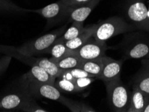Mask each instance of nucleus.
<instances>
[{
  "mask_svg": "<svg viewBox=\"0 0 149 112\" xmlns=\"http://www.w3.org/2000/svg\"><path fill=\"white\" fill-rule=\"evenodd\" d=\"M136 28L127 23L122 17H110L96 24L93 37L99 42H106L111 37L118 34L132 32Z\"/></svg>",
  "mask_w": 149,
  "mask_h": 112,
  "instance_id": "obj_1",
  "label": "nucleus"
},
{
  "mask_svg": "<svg viewBox=\"0 0 149 112\" xmlns=\"http://www.w3.org/2000/svg\"><path fill=\"white\" fill-rule=\"evenodd\" d=\"M107 96L111 110L118 112L127 111L130 104L131 93L122 82L120 77L104 82Z\"/></svg>",
  "mask_w": 149,
  "mask_h": 112,
  "instance_id": "obj_2",
  "label": "nucleus"
},
{
  "mask_svg": "<svg viewBox=\"0 0 149 112\" xmlns=\"http://www.w3.org/2000/svg\"><path fill=\"white\" fill-rule=\"evenodd\" d=\"M66 30L67 25L63 26L58 29L43 35L38 38L25 42L21 47L16 48V50L24 55L30 56L44 54V52L48 49L52 44H54L56 39L62 36Z\"/></svg>",
  "mask_w": 149,
  "mask_h": 112,
  "instance_id": "obj_3",
  "label": "nucleus"
},
{
  "mask_svg": "<svg viewBox=\"0 0 149 112\" xmlns=\"http://www.w3.org/2000/svg\"><path fill=\"white\" fill-rule=\"evenodd\" d=\"M19 87L35 99L37 98H46L58 102L62 95L60 91L54 85L40 83L22 77Z\"/></svg>",
  "mask_w": 149,
  "mask_h": 112,
  "instance_id": "obj_4",
  "label": "nucleus"
},
{
  "mask_svg": "<svg viewBox=\"0 0 149 112\" xmlns=\"http://www.w3.org/2000/svg\"><path fill=\"white\" fill-rule=\"evenodd\" d=\"M118 48L124 54V60L142 58L149 54V45L140 40L136 33L129 32L126 34Z\"/></svg>",
  "mask_w": 149,
  "mask_h": 112,
  "instance_id": "obj_5",
  "label": "nucleus"
},
{
  "mask_svg": "<svg viewBox=\"0 0 149 112\" xmlns=\"http://www.w3.org/2000/svg\"><path fill=\"white\" fill-rule=\"evenodd\" d=\"M69 8L70 6L65 5L61 0H59L42 8L29 9V12L36 13L47 19V27L50 28L67 20Z\"/></svg>",
  "mask_w": 149,
  "mask_h": 112,
  "instance_id": "obj_6",
  "label": "nucleus"
},
{
  "mask_svg": "<svg viewBox=\"0 0 149 112\" xmlns=\"http://www.w3.org/2000/svg\"><path fill=\"white\" fill-rule=\"evenodd\" d=\"M125 12L130 24L136 28L149 30L148 8L144 0H129Z\"/></svg>",
  "mask_w": 149,
  "mask_h": 112,
  "instance_id": "obj_7",
  "label": "nucleus"
},
{
  "mask_svg": "<svg viewBox=\"0 0 149 112\" xmlns=\"http://www.w3.org/2000/svg\"><path fill=\"white\" fill-rule=\"evenodd\" d=\"M34 98L20 87L0 97V111L18 110L30 99Z\"/></svg>",
  "mask_w": 149,
  "mask_h": 112,
  "instance_id": "obj_8",
  "label": "nucleus"
},
{
  "mask_svg": "<svg viewBox=\"0 0 149 112\" xmlns=\"http://www.w3.org/2000/svg\"><path fill=\"white\" fill-rule=\"evenodd\" d=\"M107 49L108 47L105 42L96 40L92 36L84 45L74 50V53L83 61L92 60L104 56Z\"/></svg>",
  "mask_w": 149,
  "mask_h": 112,
  "instance_id": "obj_9",
  "label": "nucleus"
},
{
  "mask_svg": "<svg viewBox=\"0 0 149 112\" xmlns=\"http://www.w3.org/2000/svg\"><path fill=\"white\" fill-rule=\"evenodd\" d=\"M124 61V59L116 61L106 55L102 56L103 68L98 79L106 82L120 77Z\"/></svg>",
  "mask_w": 149,
  "mask_h": 112,
  "instance_id": "obj_10",
  "label": "nucleus"
},
{
  "mask_svg": "<svg viewBox=\"0 0 149 112\" xmlns=\"http://www.w3.org/2000/svg\"><path fill=\"white\" fill-rule=\"evenodd\" d=\"M100 1V0H93L90 3L84 5L70 6L67 20V23L71 22H84Z\"/></svg>",
  "mask_w": 149,
  "mask_h": 112,
  "instance_id": "obj_11",
  "label": "nucleus"
},
{
  "mask_svg": "<svg viewBox=\"0 0 149 112\" xmlns=\"http://www.w3.org/2000/svg\"><path fill=\"white\" fill-rule=\"evenodd\" d=\"M95 27L96 24L87 26V27L84 28L83 31L77 36H76L72 40L67 41L64 44L69 50L74 51L81 47L83 45H84L91 37L93 36Z\"/></svg>",
  "mask_w": 149,
  "mask_h": 112,
  "instance_id": "obj_12",
  "label": "nucleus"
},
{
  "mask_svg": "<svg viewBox=\"0 0 149 112\" xmlns=\"http://www.w3.org/2000/svg\"><path fill=\"white\" fill-rule=\"evenodd\" d=\"M149 96L144 93L136 87H133V90L131 92L130 104L128 107V112H142L144 111L147 104Z\"/></svg>",
  "mask_w": 149,
  "mask_h": 112,
  "instance_id": "obj_13",
  "label": "nucleus"
},
{
  "mask_svg": "<svg viewBox=\"0 0 149 112\" xmlns=\"http://www.w3.org/2000/svg\"><path fill=\"white\" fill-rule=\"evenodd\" d=\"M22 77L54 85V81H55V79H54L45 70H44L42 68L37 65L32 66L29 71L24 74Z\"/></svg>",
  "mask_w": 149,
  "mask_h": 112,
  "instance_id": "obj_14",
  "label": "nucleus"
},
{
  "mask_svg": "<svg viewBox=\"0 0 149 112\" xmlns=\"http://www.w3.org/2000/svg\"><path fill=\"white\" fill-rule=\"evenodd\" d=\"M50 60L55 63L61 70H69L74 68H80L83 60L73 52L63 56L61 58H54L51 57Z\"/></svg>",
  "mask_w": 149,
  "mask_h": 112,
  "instance_id": "obj_15",
  "label": "nucleus"
},
{
  "mask_svg": "<svg viewBox=\"0 0 149 112\" xmlns=\"http://www.w3.org/2000/svg\"><path fill=\"white\" fill-rule=\"evenodd\" d=\"M0 54H3L5 55L14 57L20 62L30 66V67L34 65H36L37 61H38V58H36V57L26 56L17 52L16 47H12V46L0 45Z\"/></svg>",
  "mask_w": 149,
  "mask_h": 112,
  "instance_id": "obj_16",
  "label": "nucleus"
},
{
  "mask_svg": "<svg viewBox=\"0 0 149 112\" xmlns=\"http://www.w3.org/2000/svg\"><path fill=\"white\" fill-rule=\"evenodd\" d=\"M61 104L64 105L71 111L73 112H95L96 111L93 107L83 102H77L61 95L58 101Z\"/></svg>",
  "mask_w": 149,
  "mask_h": 112,
  "instance_id": "obj_17",
  "label": "nucleus"
},
{
  "mask_svg": "<svg viewBox=\"0 0 149 112\" xmlns=\"http://www.w3.org/2000/svg\"><path fill=\"white\" fill-rule=\"evenodd\" d=\"M84 27H83V22H73L71 26L65 30L62 36H61L56 40L54 42L55 43H65L67 41L72 40L81 32Z\"/></svg>",
  "mask_w": 149,
  "mask_h": 112,
  "instance_id": "obj_18",
  "label": "nucleus"
},
{
  "mask_svg": "<svg viewBox=\"0 0 149 112\" xmlns=\"http://www.w3.org/2000/svg\"><path fill=\"white\" fill-rule=\"evenodd\" d=\"M103 68L102 57L92 60L83 61L80 69L93 74L98 79L100 77Z\"/></svg>",
  "mask_w": 149,
  "mask_h": 112,
  "instance_id": "obj_19",
  "label": "nucleus"
},
{
  "mask_svg": "<svg viewBox=\"0 0 149 112\" xmlns=\"http://www.w3.org/2000/svg\"><path fill=\"white\" fill-rule=\"evenodd\" d=\"M36 65L45 70L54 79H56L62 71V70L59 69L57 65L50 58H38Z\"/></svg>",
  "mask_w": 149,
  "mask_h": 112,
  "instance_id": "obj_20",
  "label": "nucleus"
},
{
  "mask_svg": "<svg viewBox=\"0 0 149 112\" xmlns=\"http://www.w3.org/2000/svg\"><path fill=\"white\" fill-rule=\"evenodd\" d=\"M73 52L69 50L64 43L54 42L44 52V54H49L54 58H61Z\"/></svg>",
  "mask_w": 149,
  "mask_h": 112,
  "instance_id": "obj_21",
  "label": "nucleus"
},
{
  "mask_svg": "<svg viewBox=\"0 0 149 112\" xmlns=\"http://www.w3.org/2000/svg\"><path fill=\"white\" fill-rule=\"evenodd\" d=\"M0 12L9 14H21L30 12L29 9L20 8L10 0H0Z\"/></svg>",
  "mask_w": 149,
  "mask_h": 112,
  "instance_id": "obj_22",
  "label": "nucleus"
},
{
  "mask_svg": "<svg viewBox=\"0 0 149 112\" xmlns=\"http://www.w3.org/2000/svg\"><path fill=\"white\" fill-rule=\"evenodd\" d=\"M54 86L59 91H63L68 93H75L77 92V89L74 85V83L71 81L56 78L54 81Z\"/></svg>",
  "mask_w": 149,
  "mask_h": 112,
  "instance_id": "obj_23",
  "label": "nucleus"
},
{
  "mask_svg": "<svg viewBox=\"0 0 149 112\" xmlns=\"http://www.w3.org/2000/svg\"><path fill=\"white\" fill-rule=\"evenodd\" d=\"M19 111L26 112H47L49 111L40 107L37 104L34 98H31L22 105Z\"/></svg>",
  "mask_w": 149,
  "mask_h": 112,
  "instance_id": "obj_24",
  "label": "nucleus"
},
{
  "mask_svg": "<svg viewBox=\"0 0 149 112\" xmlns=\"http://www.w3.org/2000/svg\"><path fill=\"white\" fill-rule=\"evenodd\" d=\"M133 87H136L149 96V75L137 77L133 83Z\"/></svg>",
  "mask_w": 149,
  "mask_h": 112,
  "instance_id": "obj_25",
  "label": "nucleus"
},
{
  "mask_svg": "<svg viewBox=\"0 0 149 112\" xmlns=\"http://www.w3.org/2000/svg\"><path fill=\"white\" fill-rule=\"evenodd\" d=\"M97 79V77H80L76 78L74 81V85L77 89V92L81 91L87 89L94 81Z\"/></svg>",
  "mask_w": 149,
  "mask_h": 112,
  "instance_id": "obj_26",
  "label": "nucleus"
},
{
  "mask_svg": "<svg viewBox=\"0 0 149 112\" xmlns=\"http://www.w3.org/2000/svg\"><path fill=\"white\" fill-rule=\"evenodd\" d=\"M12 56L4 55L0 57V76L7 71L12 61Z\"/></svg>",
  "mask_w": 149,
  "mask_h": 112,
  "instance_id": "obj_27",
  "label": "nucleus"
},
{
  "mask_svg": "<svg viewBox=\"0 0 149 112\" xmlns=\"http://www.w3.org/2000/svg\"><path fill=\"white\" fill-rule=\"evenodd\" d=\"M71 71V73L73 74V75L74 78H80V77H94L93 74H91L87 71H84L80 68H74V69H69Z\"/></svg>",
  "mask_w": 149,
  "mask_h": 112,
  "instance_id": "obj_28",
  "label": "nucleus"
},
{
  "mask_svg": "<svg viewBox=\"0 0 149 112\" xmlns=\"http://www.w3.org/2000/svg\"><path fill=\"white\" fill-rule=\"evenodd\" d=\"M61 1L68 6H75L89 3L93 0H61Z\"/></svg>",
  "mask_w": 149,
  "mask_h": 112,
  "instance_id": "obj_29",
  "label": "nucleus"
},
{
  "mask_svg": "<svg viewBox=\"0 0 149 112\" xmlns=\"http://www.w3.org/2000/svg\"><path fill=\"white\" fill-rule=\"evenodd\" d=\"M57 78L61 79L67 80V81H71L74 82L75 78L74 77L73 74L71 73V72L70 70H62V71L59 74Z\"/></svg>",
  "mask_w": 149,
  "mask_h": 112,
  "instance_id": "obj_30",
  "label": "nucleus"
},
{
  "mask_svg": "<svg viewBox=\"0 0 149 112\" xmlns=\"http://www.w3.org/2000/svg\"><path fill=\"white\" fill-rule=\"evenodd\" d=\"M142 75H149V61H142V69L137 74L138 77Z\"/></svg>",
  "mask_w": 149,
  "mask_h": 112,
  "instance_id": "obj_31",
  "label": "nucleus"
},
{
  "mask_svg": "<svg viewBox=\"0 0 149 112\" xmlns=\"http://www.w3.org/2000/svg\"><path fill=\"white\" fill-rule=\"evenodd\" d=\"M143 111L144 112H149V98H148V99L147 104H146L145 107H144Z\"/></svg>",
  "mask_w": 149,
  "mask_h": 112,
  "instance_id": "obj_32",
  "label": "nucleus"
},
{
  "mask_svg": "<svg viewBox=\"0 0 149 112\" xmlns=\"http://www.w3.org/2000/svg\"><path fill=\"white\" fill-rule=\"evenodd\" d=\"M2 55H1V54H0V57H1Z\"/></svg>",
  "mask_w": 149,
  "mask_h": 112,
  "instance_id": "obj_33",
  "label": "nucleus"
},
{
  "mask_svg": "<svg viewBox=\"0 0 149 112\" xmlns=\"http://www.w3.org/2000/svg\"><path fill=\"white\" fill-rule=\"evenodd\" d=\"M100 1H101V0H100Z\"/></svg>",
  "mask_w": 149,
  "mask_h": 112,
  "instance_id": "obj_34",
  "label": "nucleus"
}]
</instances>
